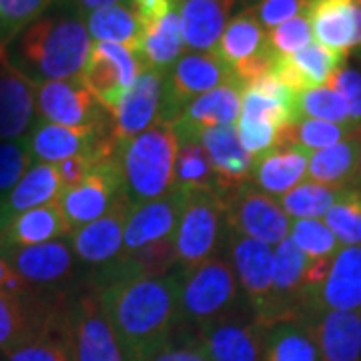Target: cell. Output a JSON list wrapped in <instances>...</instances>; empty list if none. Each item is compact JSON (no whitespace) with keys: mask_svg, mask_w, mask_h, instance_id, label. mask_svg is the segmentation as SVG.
Listing matches in <instances>:
<instances>
[{"mask_svg":"<svg viewBox=\"0 0 361 361\" xmlns=\"http://www.w3.org/2000/svg\"><path fill=\"white\" fill-rule=\"evenodd\" d=\"M97 289L125 361H147L185 325L180 271L163 277H125Z\"/></svg>","mask_w":361,"mask_h":361,"instance_id":"obj_1","label":"cell"},{"mask_svg":"<svg viewBox=\"0 0 361 361\" xmlns=\"http://www.w3.org/2000/svg\"><path fill=\"white\" fill-rule=\"evenodd\" d=\"M92 39L85 14L71 0H56L14 40L13 63L35 82L80 78Z\"/></svg>","mask_w":361,"mask_h":361,"instance_id":"obj_2","label":"cell"},{"mask_svg":"<svg viewBox=\"0 0 361 361\" xmlns=\"http://www.w3.org/2000/svg\"><path fill=\"white\" fill-rule=\"evenodd\" d=\"M177 135L173 125L159 123L129 141L118 142L123 195L130 205L167 195L175 187Z\"/></svg>","mask_w":361,"mask_h":361,"instance_id":"obj_3","label":"cell"},{"mask_svg":"<svg viewBox=\"0 0 361 361\" xmlns=\"http://www.w3.org/2000/svg\"><path fill=\"white\" fill-rule=\"evenodd\" d=\"M179 303L183 323L193 331L249 307L237 275L223 255L180 271Z\"/></svg>","mask_w":361,"mask_h":361,"instance_id":"obj_4","label":"cell"},{"mask_svg":"<svg viewBox=\"0 0 361 361\" xmlns=\"http://www.w3.org/2000/svg\"><path fill=\"white\" fill-rule=\"evenodd\" d=\"M215 191H189L179 227L175 233V253L179 271H189L223 253L227 239L225 203Z\"/></svg>","mask_w":361,"mask_h":361,"instance_id":"obj_5","label":"cell"},{"mask_svg":"<svg viewBox=\"0 0 361 361\" xmlns=\"http://www.w3.org/2000/svg\"><path fill=\"white\" fill-rule=\"evenodd\" d=\"M68 293L63 289L40 293L37 287L0 291V353H8L63 322Z\"/></svg>","mask_w":361,"mask_h":361,"instance_id":"obj_6","label":"cell"},{"mask_svg":"<svg viewBox=\"0 0 361 361\" xmlns=\"http://www.w3.org/2000/svg\"><path fill=\"white\" fill-rule=\"evenodd\" d=\"M66 325L77 361H125L99 289L90 279L68 293Z\"/></svg>","mask_w":361,"mask_h":361,"instance_id":"obj_7","label":"cell"},{"mask_svg":"<svg viewBox=\"0 0 361 361\" xmlns=\"http://www.w3.org/2000/svg\"><path fill=\"white\" fill-rule=\"evenodd\" d=\"M227 82L239 85L231 68L215 51L189 52L180 56L171 71L163 75V94L157 121L173 125L191 101Z\"/></svg>","mask_w":361,"mask_h":361,"instance_id":"obj_8","label":"cell"},{"mask_svg":"<svg viewBox=\"0 0 361 361\" xmlns=\"http://www.w3.org/2000/svg\"><path fill=\"white\" fill-rule=\"evenodd\" d=\"M227 229L271 247L289 237L291 219L277 199L259 191L253 183L223 195Z\"/></svg>","mask_w":361,"mask_h":361,"instance_id":"obj_9","label":"cell"},{"mask_svg":"<svg viewBox=\"0 0 361 361\" xmlns=\"http://www.w3.org/2000/svg\"><path fill=\"white\" fill-rule=\"evenodd\" d=\"M142 71L139 54L129 47L115 42H92L80 80L106 109V113L113 115Z\"/></svg>","mask_w":361,"mask_h":361,"instance_id":"obj_10","label":"cell"},{"mask_svg":"<svg viewBox=\"0 0 361 361\" xmlns=\"http://www.w3.org/2000/svg\"><path fill=\"white\" fill-rule=\"evenodd\" d=\"M215 52L231 68L243 89L249 82L269 75L277 56L269 49L265 28L255 20L249 8L229 20Z\"/></svg>","mask_w":361,"mask_h":361,"instance_id":"obj_11","label":"cell"},{"mask_svg":"<svg viewBox=\"0 0 361 361\" xmlns=\"http://www.w3.org/2000/svg\"><path fill=\"white\" fill-rule=\"evenodd\" d=\"M273 249L275 247L249 239L237 233H227L223 257L237 275L239 287L243 291L247 305L261 325L269 307L271 289H273Z\"/></svg>","mask_w":361,"mask_h":361,"instance_id":"obj_12","label":"cell"},{"mask_svg":"<svg viewBox=\"0 0 361 361\" xmlns=\"http://www.w3.org/2000/svg\"><path fill=\"white\" fill-rule=\"evenodd\" d=\"M35 104L39 121L63 127H104L113 118L80 78L37 82Z\"/></svg>","mask_w":361,"mask_h":361,"instance_id":"obj_13","label":"cell"},{"mask_svg":"<svg viewBox=\"0 0 361 361\" xmlns=\"http://www.w3.org/2000/svg\"><path fill=\"white\" fill-rule=\"evenodd\" d=\"M118 197H123L118 155L94 157V165L87 180L75 189L63 191L59 205L73 233L103 217Z\"/></svg>","mask_w":361,"mask_h":361,"instance_id":"obj_14","label":"cell"},{"mask_svg":"<svg viewBox=\"0 0 361 361\" xmlns=\"http://www.w3.org/2000/svg\"><path fill=\"white\" fill-rule=\"evenodd\" d=\"M0 255L30 287L63 289L77 275L78 259L71 241L56 239L40 245L8 247Z\"/></svg>","mask_w":361,"mask_h":361,"instance_id":"obj_15","label":"cell"},{"mask_svg":"<svg viewBox=\"0 0 361 361\" xmlns=\"http://www.w3.org/2000/svg\"><path fill=\"white\" fill-rule=\"evenodd\" d=\"M211 361H263L267 327L251 310L239 311L197 331Z\"/></svg>","mask_w":361,"mask_h":361,"instance_id":"obj_16","label":"cell"},{"mask_svg":"<svg viewBox=\"0 0 361 361\" xmlns=\"http://www.w3.org/2000/svg\"><path fill=\"white\" fill-rule=\"evenodd\" d=\"M322 311L361 313V245L339 247L323 281L305 295V317Z\"/></svg>","mask_w":361,"mask_h":361,"instance_id":"obj_17","label":"cell"},{"mask_svg":"<svg viewBox=\"0 0 361 361\" xmlns=\"http://www.w3.org/2000/svg\"><path fill=\"white\" fill-rule=\"evenodd\" d=\"M187 193L189 191L173 187L167 195L159 199L133 207L125 225L121 255H129L159 241L175 239Z\"/></svg>","mask_w":361,"mask_h":361,"instance_id":"obj_18","label":"cell"},{"mask_svg":"<svg viewBox=\"0 0 361 361\" xmlns=\"http://www.w3.org/2000/svg\"><path fill=\"white\" fill-rule=\"evenodd\" d=\"M113 135V123L104 127H63L37 121L26 145L32 159L47 165H59L71 157L97 155Z\"/></svg>","mask_w":361,"mask_h":361,"instance_id":"obj_19","label":"cell"},{"mask_svg":"<svg viewBox=\"0 0 361 361\" xmlns=\"http://www.w3.org/2000/svg\"><path fill=\"white\" fill-rule=\"evenodd\" d=\"M130 205L127 197H118L103 217L92 221L85 227H78L71 233V247L82 265L103 269L111 265L123 253L125 225L130 215Z\"/></svg>","mask_w":361,"mask_h":361,"instance_id":"obj_20","label":"cell"},{"mask_svg":"<svg viewBox=\"0 0 361 361\" xmlns=\"http://www.w3.org/2000/svg\"><path fill=\"white\" fill-rule=\"evenodd\" d=\"M305 14L317 44L339 52L345 59L349 52L361 49V13L357 0H311Z\"/></svg>","mask_w":361,"mask_h":361,"instance_id":"obj_21","label":"cell"},{"mask_svg":"<svg viewBox=\"0 0 361 361\" xmlns=\"http://www.w3.org/2000/svg\"><path fill=\"white\" fill-rule=\"evenodd\" d=\"M199 141L211 161L215 183L221 193H231L235 189L251 183L253 157L239 142L235 127L199 130Z\"/></svg>","mask_w":361,"mask_h":361,"instance_id":"obj_22","label":"cell"},{"mask_svg":"<svg viewBox=\"0 0 361 361\" xmlns=\"http://www.w3.org/2000/svg\"><path fill=\"white\" fill-rule=\"evenodd\" d=\"M319 361H361L360 311H322L303 317Z\"/></svg>","mask_w":361,"mask_h":361,"instance_id":"obj_23","label":"cell"},{"mask_svg":"<svg viewBox=\"0 0 361 361\" xmlns=\"http://www.w3.org/2000/svg\"><path fill=\"white\" fill-rule=\"evenodd\" d=\"M161 94H163V75L145 68L127 97L118 103L113 118V133L116 141H129L141 135L142 130L153 127L159 118L161 109Z\"/></svg>","mask_w":361,"mask_h":361,"instance_id":"obj_24","label":"cell"},{"mask_svg":"<svg viewBox=\"0 0 361 361\" xmlns=\"http://www.w3.org/2000/svg\"><path fill=\"white\" fill-rule=\"evenodd\" d=\"M37 82L6 59L0 63V139L25 137L35 118Z\"/></svg>","mask_w":361,"mask_h":361,"instance_id":"obj_25","label":"cell"},{"mask_svg":"<svg viewBox=\"0 0 361 361\" xmlns=\"http://www.w3.org/2000/svg\"><path fill=\"white\" fill-rule=\"evenodd\" d=\"M71 227L61 211L59 199L28 209L0 223V251L8 247H30L68 237Z\"/></svg>","mask_w":361,"mask_h":361,"instance_id":"obj_26","label":"cell"},{"mask_svg":"<svg viewBox=\"0 0 361 361\" xmlns=\"http://www.w3.org/2000/svg\"><path fill=\"white\" fill-rule=\"evenodd\" d=\"M237 0H183L179 8L183 42L195 52H213Z\"/></svg>","mask_w":361,"mask_h":361,"instance_id":"obj_27","label":"cell"},{"mask_svg":"<svg viewBox=\"0 0 361 361\" xmlns=\"http://www.w3.org/2000/svg\"><path fill=\"white\" fill-rule=\"evenodd\" d=\"M310 153L293 142L273 147L271 151L253 159L251 183L269 197H283L307 175Z\"/></svg>","mask_w":361,"mask_h":361,"instance_id":"obj_28","label":"cell"},{"mask_svg":"<svg viewBox=\"0 0 361 361\" xmlns=\"http://www.w3.org/2000/svg\"><path fill=\"white\" fill-rule=\"evenodd\" d=\"M241 92L243 87L237 82L221 85L191 101L177 121H183L197 130L233 127L241 115Z\"/></svg>","mask_w":361,"mask_h":361,"instance_id":"obj_29","label":"cell"},{"mask_svg":"<svg viewBox=\"0 0 361 361\" xmlns=\"http://www.w3.org/2000/svg\"><path fill=\"white\" fill-rule=\"evenodd\" d=\"M63 193V185L54 165L39 163L26 173L13 191L0 197V223L28 209L56 201Z\"/></svg>","mask_w":361,"mask_h":361,"instance_id":"obj_30","label":"cell"},{"mask_svg":"<svg viewBox=\"0 0 361 361\" xmlns=\"http://www.w3.org/2000/svg\"><path fill=\"white\" fill-rule=\"evenodd\" d=\"M360 142L357 139H348L327 147L322 151L310 153L307 161V177L313 183L343 191L357 185V159H360Z\"/></svg>","mask_w":361,"mask_h":361,"instance_id":"obj_31","label":"cell"},{"mask_svg":"<svg viewBox=\"0 0 361 361\" xmlns=\"http://www.w3.org/2000/svg\"><path fill=\"white\" fill-rule=\"evenodd\" d=\"M180 51H183V32H180L179 13L167 14L163 20L142 28L141 47L137 51L142 68H151L165 75L180 56Z\"/></svg>","mask_w":361,"mask_h":361,"instance_id":"obj_32","label":"cell"},{"mask_svg":"<svg viewBox=\"0 0 361 361\" xmlns=\"http://www.w3.org/2000/svg\"><path fill=\"white\" fill-rule=\"evenodd\" d=\"M90 39L94 42H115L139 51L142 39V26L130 6L113 4L99 8L85 16Z\"/></svg>","mask_w":361,"mask_h":361,"instance_id":"obj_33","label":"cell"},{"mask_svg":"<svg viewBox=\"0 0 361 361\" xmlns=\"http://www.w3.org/2000/svg\"><path fill=\"white\" fill-rule=\"evenodd\" d=\"M263 361H319L317 345L307 323L297 319L269 327Z\"/></svg>","mask_w":361,"mask_h":361,"instance_id":"obj_34","label":"cell"},{"mask_svg":"<svg viewBox=\"0 0 361 361\" xmlns=\"http://www.w3.org/2000/svg\"><path fill=\"white\" fill-rule=\"evenodd\" d=\"M175 187L185 191H215V173L199 137H177Z\"/></svg>","mask_w":361,"mask_h":361,"instance_id":"obj_35","label":"cell"},{"mask_svg":"<svg viewBox=\"0 0 361 361\" xmlns=\"http://www.w3.org/2000/svg\"><path fill=\"white\" fill-rule=\"evenodd\" d=\"M361 137V125H336L315 118H299L283 129V145L293 142L307 153L334 147L337 142Z\"/></svg>","mask_w":361,"mask_h":361,"instance_id":"obj_36","label":"cell"},{"mask_svg":"<svg viewBox=\"0 0 361 361\" xmlns=\"http://www.w3.org/2000/svg\"><path fill=\"white\" fill-rule=\"evenodd\" d=\"M68 303V301H66ZM4 361H77L65 319L42 336L4 353Z\"/></svg>","mask_w":361,"mask_h":361,"instance_id":"obj_37","label":"cell"},{"mask_svg":"<svg viewBox=\"0 0 361 361\" xmlns=\"http://www.w3.org/2000/svg\"><path fill=\"white\" fill-rule=\"evenodd\" d=\"M339 191L313 180H301L289 193L279 197V205L289 219H323L336 203Z\"/></svg>","mask_w":361,"mask_h":361,"instance_id":"obj_38","label":"cell"},{"mask_svg":"<svg viewBox=\"0 0 361 361\" xmlns=\"http://www.w3.org/2000/svg\"><path fill=\"white\" fill-rule=\"evenodd\" d=\"M323 221L341 247L361 245V187L355 185L339 191Z\"/></svg>","mask_w":361,"mask_h":361,"instance_id":"obj_39","label":"cell"},{"mask_svg":"<svg viewBox=\"0 0 361 361\" xmlns=\"http://www.w3.org/2000/svg\"><path fill=\"white\" fill-rule=\"evenodd\" d=\"M289 61L297 68L307 89L327 87L331 77L345 65V56L336 51H329L317 42H311L305 49L289 54Z\"/></svg>","mask_w":361,"mask_h":361,"instance_id":"obj_40","label":"cell"},{"mask_svg":"<svg viewBox=\"0 0 361 361\" xmlns=\"http://www.w3.org/2000/svg\"><path fill=\"white\" fill-rule=\"evenodd\" d=\"M297 118H315L336 125H351L343 97L331 87H315L297 94Z\"/></svg>","mask_w":361,"mask_h":361,"instance_id":"obj_41","label":"cell"},{"mask_svg":"<svg viewBox=\"0 0 361 361\" xmlns=\"http://www.w3.org/2000/svg\"><path fill=\"white\" fill-rule=\"evenodd\" d=\"M289 239L307 259H331L339 249L336 235L329 231L323 219L291 221Z\"/></svg>","mask_w":361,"mask_h":361,"instance_id":"obj_42","label":"cell"},{"mask_svg":"<svg viewBox=\"0 0 361 361\" xmlns=\"http://www.w3.org/2000/svg\"><path fill=\"white\" fill-rule=\"evenodd\" d=\"M56 0H0V47L8 51L16 37Z\"/></svg>","mask_w":361,"mask_h":361,"instance_id":"obj_43","label":"cell"},{"mask_svg":"<svg viewBox=\"0 0 361 361\" xmlns=\"http://www.w3.org/2000/svg\"><path fill=\"white\" fill-rule=\"evenodd\" d=\"M28 145L20 141L0 142V197L8 195L32 167Z\"/></svg>","mask_w":361,"mask_h":361,"instance_id":"obj_44","label":"cell"},{"mask_svg":"<svg viewBox=\"0 0 361 361\" xmlns=\"http://www.w3.org/2000/svg\"><path fill=\"white\" fill-rule=\"evenodd\" d=\"M311 39H313V32H311L307 14H299L295 18L287 20L283 25L275 26L267 32L269 49L277 56L295 54L297 51H301L307 44H311Z\"/></svg>","mask_w":361,"mask_h":361,"instance_id":"obj_45","label":"cell"},{"mask_svg":"<svg viewBox=\"0 0 361 361\" xmlns=\"http://www.w3.org/2000/svg\"><path fill=\"white\" fill-rule=\"evenodd\" d=\"M281 127H275L267 121H257V118H245L239 116L237 121V137L243 145L249 155L257 159L259 155L271 151L273 147L281 145Z\"/></svg>","mask_w":361,"mask_h":361,"instance_id":"obj_46","label":"cell"},{"mask_svg":"<svg viewBox=\"0 0 361 361\" xmlns=\"http://www.w3.org/2000/svg\"><path fill=\"white\" fill-rule=\"evenodd\" d=\"M147 361H211L207 355L197 331L187 325L179 327V331L169 339L163 348L155 351Z\"/></svg>","mask_w":361,"mask_h":361,"instance_id":"obj_47","label":"cell"},{"mask_svg":"<svg viewBox=\"0 0 361 361\" xmlns=\"http://www.w3.org/2000/svg\"><path fill=\"white\" fill-rule=\"evenodd\" d=\"M310 4L311 0H257L253 6H249V11L265 28V32H269L271 28L307 13Z\"/></svg>","mask_w":361,"mask_h":361,"instance_id":"obj_48","label":"cell"},{"mask_svg":"<svg viewBox=\"0 0 361 361\" xmlns=\"http://www.w3.org/2000/svg\"><path fill=\"white\" fill-rule=\"evenodd\" d=\"M337 90L349 109L351 125H361V73L353 66H341L336 75L331 77L329 85Z\"/></svg>","mask_w":361,"mask_h":361,"instance_id":"obj_49","label":"cell"},{"mask_svg":"<svg viewBox=\"0 0 361 361\" xmlns=\"http://www.w3.org/2000/svg\"><path fill=\"white\" fill-rule=\"evenodd\" d=\"M92 165H94V153L71 157L63 163L54 165L56 173H59V179H61V185H63V191L75 189L80 183H85L90 175V171H92Z\"/></svg>","mask_w":361,"mask_h":361,"instance_id":"obj_50","label":"cell"},{"mask_svg":"<svg viewBox=\"0 0 361 361\" xmlns=\"http://www.w3.org/2000/svg\"><path fill=\"white\" fill-rule=\"evenodd\" d=\"M180 2L183 0H133L130 8L137 14L142 28H147L163 20L167 14L177 13L180 8Z\"/></svg>","mask_w":361,"mask_h":361,"instance_id":"obj_51","label":"cell"},{"mask_svg":"<svg viewBox=\"0 0 361 361\" xmlns=\"http://www.w3.org/2000/svg\"><path fill=\"white\" fill-rule=\"evenodd\" d=\"M30 285L13 269V265L0 255V291H26Z\"/></svg>","mask_w":361,"mask_h":361,"instance_id":"obj_52","label":"cell"},{"mask_svg":"<svg viewBox=\"0 0 361 361\" xmlns=\"http://www.w3.org/2000/svg\"><path fill=\"white\" fill-rule=\"evenodd\" d=\"M71 2H75L78 11L85 14V16H87V14L94 13V11H99V8H106V6H113V4H116L118 0H71Z\"/></svg>","mask_w":361,"mask_h":361,"instance_id":"obj_53","label":"cell"},{"mask_svg":"<svg viewBox=\"0 0 361 361\" xmlns=\"http://www.w3.org/2000/svg\"><path fill=\"white\" fill-rule=\"evenodd\" d=\"M357 187H361V142H360V159H357Z\"/></svg>","mask_w":361,"mask_h":361,"instance_id":"obj_54","label":"cell"},{"mask_svg":"<svg viewBox=\"0 0 361 361\" xmlns=\"http://www.w3.org/2000/svg\"><path fill=\"white\" fill-rule=\"evenodd\" d=\"M6 59H8V51L0 47V63H2V61H6Z\"/></svg>","mask_w":361,"mask_h":361,"instance_id":"obj_55","label":"cell"},{"mask_svg":"<svg viewBox=\"0 0 361 361\" xmlns=\"http://www.w3.org/2000/svg\"><path fill=\"white\" fill-rule=\"evenodd\" d=\"M357 4H360V13H361V0H360V2H357Z\"/></svg>","mask_w":361,"mask_h":361,"instance_id":"obj_56","label":"cell"},{"mask_svg":"<svg viewBox=\"0 0 361 361\" xmlns=\"http://www.w3.org/2000/svg\"><path fill=\"white\" fill-rule=\"evenodd\" d=\"M130 2H133V0H130Z\"/></svg>","mask_w":361,"mask_h":361,"instance_id":"obj_57","label":"cell"},{"mask_svg":"<svg viewBox=\"0 0 361 361\" xmlns=\"http://www.w3.org/2000/svg\"><path fill=\"white\" fill-rule=\"evenodd\" d=\"M357 2H360V0H357Z\"/></svg>","mask_w":361,"mask_h":361,"instance_id":"obj_58","label":"cell"}]
</instances>
